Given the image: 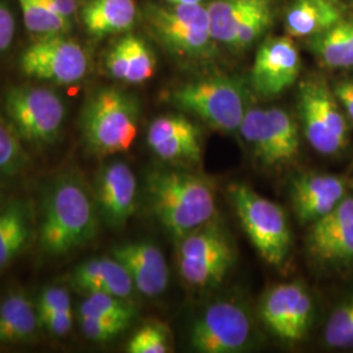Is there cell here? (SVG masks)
<instances>
[{
  "mask_svg": "<svg viewBox=\"0 0 353 353\" xmlns=\"http://www.w3.org/2000/svg\"><path fill=\"white\" fill-rule=\"evenodd\" d=\"M97 205L77 176L55 179L45 196L39 246L51 256L64 255L92 240L99 228Z\"/></svg>",
  "mask_w": 353,
  "mask_h": 353,
  "instance_id": "6da1fadb",
  "label": "cell"
},
{
  "mask_svg": "<svg viewBox=\"0 0 353 353\" xmlns=\"http://www.w3.org/2000/svg\"><path fill=\"white\" fill-rule=\"evenodd\" d=\"M152 208L176 239L210 223L216 214L214 185L204 176L183 170H159L148 178Z\"/></svg>",
  "mask_w": 353,
  "mask_h": 353,
  "instance_id": "7a4b0ae2",
  "label": "cell"
},
{
  "mask_svg": "<svg viewBox=\"0 0 353 353\" xmlns=\"http://www.w3.org/2000/svg\"><path fill=\"white\" fill-rule=\"evenodd\" d=\"M138 128L139 103L121 89L96 92L81 113L84 143L100 157L128 151L138 137Z\"/></svg>",
  "mask_w": 353,
  "mask_h": 353,
  "instance_id": "3957f363",
  "label": "cell"
},
{
  "mask_svg": "<svg viewBox=\"0 0 353 353\" xmlns=\"http://www.w3.org/2000/svg\"><path fill=\"white\" fill-rule=\"evenodd\" d=\"M170 102L182 112L192 114L221 132L240 130L246 106V92L239 80L227 75H211L188 81L169 94Z\"/></svg>",
  "mask_w": 353,
  "mask_h": 353,
  "instance_id": "277c9868",
  "label": "cell"
},
{
  "mask_svg": "<svg viewBox=\"0 0 353 353\" xmlns=\"http://www.w3.org/2000/svg\"><path fill=\"white\" fill-rule=\"evenodd\" d=\"M229 195L252 246L268 265L280 267L292 246L290 223L283 208L242 183L233 185Z\"/></svg>",
  "mask_w": 353,
  "mask_h": 353,
  "instance_id": "5b68a950",
  "label": "cell"
},
{
  "mask_svg": "<svg viewBox=\"0 0 353 353\" xmlns=\"http://www.w3.org/2000/svg\"><path fill=\"white\" fill-rule=\"evenodd\" d=\"M144 14L154 36L172 52L188 59H205L214 55L207 6L150 4Z\"/></svg>",
  "mask_w": 353,
  "mask_h": 353,
  "instance_id": "8992f818",
  "label": "cell"
},
{
  "mask_svg": "<svg viewBox=\"0 0 353 353\" xmlns=\"http://www.w3.org/2000/svg\"><path fill=\"white\" fill-rule=\"evenodd\" d=\"M299 115L309 144L325 156L338 154L350 141V123L334 90L322 79L313 77L299 89Z\"/></svg>",
  "mask_w": 353,
  "mask_h": 353,
  "instance_id": "52a82bcc",
  "label": "cell"
},
{
  "mask_svg": "<svg viewBox=\"0 0 353 353\" xmlns=\"http://www.w3.org/2000/svg\"><path fill=\"white\" fill-rule=\"evenodd\" d=\"M176 242V265L188 285L199 290L212 288L227 276L234 252L225 232L219 225L207 223Z\"/></svg>",
  "mask_w": 353,
  "mask_h": 353,
  "instance_id": "ba28073f",
  "label": "cell"
},
{
  "mask_svg": "<svg viewBox=\"0 0 353 353\" xmlns=\"http://www.w3.org/2000/svg\"><path fill=\"white\" fill-rule=\"evenodd\" d=\"M4 108L14 131L29 143L50 144L61 134L65 106L51 89L16 87L7 93Z\"/></svg>",
  "mask_w": 353,
  "mask_h": 353,
  "instance_id": "9c48e42d",
  "label": "cell"
},
{
  "mask_svg": "<svg viewBox=\"0 0 353 353\" xmlns=\"http://www.w3.org/2000/svg\"><path fill=\"white\" fill-rule=\"evenodd\" d=\"M239 131L255 156L270 166L288 164L300 151L299 127L288 112L279 108H248Z\"/></svg>",
  "mask_w": 353,
  "mask_h": 353,
  "instance_id": "30bf717a",
  "label": "cell"
},
{
  "mask_svg": "<svg viewBox=\"0 0 353 353\" xmlns=\"http://www.w3.org/2000/svg\"><path fill=\"white\" fill-rule=\"evenodd\" d=\"M252 328L250 316L240 303L219 301L194 322L190 344L201 353L242 352L250 344Z\"/></svg>",
  "mask_w": 353,
  "mask_h": 353,
  "instance_id": "8fae6325",
  "label": "cell"
},
{
  "mask_svg": "<svg viewBox=\"0 0 353 353\" xmlns=\"http://www.w3.org/2000/svg\"><path fill=\"white\" fill-rule=\"evenodd\" d=\"M20 65L32 79L70 85L87 76L89 59L76 41L61 34L42 37L30 45L23 52Z\"/></svg>",
  "mask_w": 353,
  "mask_h": 353,
  "instance_id": "7c38bea8",
  "label": "cell"
},
{
  "mask_svg": "<svg viewBox=\"0 0 353 353\" xmlns=\"http://www.w3.org/2000/svg\"><path fill=\"white\" fill-rule=\"evenodd\" d=\"M313 300L300 283H284L267 290L259 306L265 327L280 341L296 343L306 336L313 321Z\"/></svg>",
  "mask_w": 353,
  "mask_h": 353,
  "instance_id": "4fadbf2b",
  "label": "cell"
},
{
  "mask_svg": "<svg viewBox=\"0 0 353 353\" xmlns=\"http://www.w3.org/2000/svg\"><path fill=\"white\" fill-rule=\"evenodd\" d=\"M301 71V57L292 37L270 38L256 51L250 84L256 94L272 99L290 88Z\"/></svg>",
  "mask_w": 353,
  "mask_h": 353,
  "instance_id": "5bb4252c",
  "label": "cell"
},
{
  "mask_svg": "<svg viewBox=\"0 0 353 353\" xmlns=\"http://www.w3.org/2000/svg\"><path fill=\"white\" fill-rule=\"evenodd\" d=\"M307 250L325 265L353 262V196H345L331 212L312 224Z\"/></svg>",
  "mask_w": 353,
  "mask_h": 353,
  "instance_id": "9a60e30c",
  "label": "cell"
},
{
  "mask_svg": "<svg viewBox=\"0 0 353 353\" xmlns=\"http://www.w3.org/2000/svg\"><path fill=\"white\" fill-rule=\"evenodd\" d=\"M202 140V130L183 115L157 117L147 134L151 151L169 163H199Z\"/></svg>",
  "mask_w": 353,
  "mask_h": 353,
  "instance_id": "2e32d148",
  "label": "cell"
},
{
  "mask_svg": "<svg viewBox=\"0 0 353 353\" xmlns=\"http://www.w3.org/2000/svg\"><path fill=\"white\" fill-rule=\"evenodd\" d=\"M138 182L132 169L122 161L105 165L96 183V205L110 227L125 225L135 212Z\"/></svg>",
  "mask_w": 353,
  "mask_h": 353,
  "instance_id": "e0dca14e",
  "label": "cell"
},
{
  "mask_svg": "<svg viewBox=\"0 0 353 353\" xmlns=\"http://www.w3.org/2000/svg\"><path fill=\"white\" fill-rule=\"evenodd\" d=\"M347 196V183L339 176L307 173L290 185L293 211L301 224H313L331 212Z\"/></svg>",
  "mask_w": 353,
  "mask_h": 353,
  "instance_id": "ac0fdd59",
  "label": "cell"
},
{
  "mask_svg": "<svg viewBox=\"0 0 353 353\" xmlns=\"http://www.w3.org/2000/svg\"><path fill=\"white\" fill-rule=\"evenodd\" d=\"M113 256L125 265L135 290L147 297L160 296L168 287L169 270L163 252L151 242H130L113 249Z\"/></svg>",
  "mask_w": 353,
  "mask_h": 353,
  "instance_id": "d6986e66",
  "label": "cell"
},
{
  "mask_svg": "<svg viewBox=\"0 0 353 353\" xmlns=\"http://www.w3.org/2000/svg\"><path fill=\"white\" fill-rule=\"evenodd\" d=\"M348 16L341 0H292L285 13V30L292 38H312Z\"/></svg>",
  "mask_w": 353,
  "mask_h": 353,
  "instance_id": "ffe728a7",
  "label": "cell"
},
{
  "mask_svg": "<svg viewBox=\"0 0 353 353\" xmlns=\"http://www.w3.org/2000/svg\"><path fill=\"white\" fill-rule=\"evenodd\" d=\"M72 285L85 294L108 293L128 300L135 290L125 265L115 258H93L77 265L71 275Z\"/></svg>",
  "mask_w": 353,
  "mask_h": 353,
  "instance_id": "44dd1931",
  "label": "cell"
},
{
  "mask_svg": "<svg viewBox=\"0 0 353 353\" xmlns=\"http://www.w3.org/2000/svg\"><path fill=\"white\" fill-rule=\"evenodd\" d=\"M137 13L135 0H89L81 19L92 37L103 38L131 30Z\"/></svg>",
  "mask_w": 353,
  "mask_h": 353,
  "instance_id": "7402d4cb",
  "label": "cell"
},
{
  "mask_svg": "<svg viewBox=\"0 0 353 353\" xmlns=\"http://www.w3.org/2000/svg\"><path fill=\"white\" fill-rule=\"evenodd\" d=\"M39 325L37 305L23 292L10 293L0 303V344L32 341Z\"/></svg>",
  "mask_w": 353,
  "mask_h": 353,
  "instance_id": "603a6c76",
  "label": "cell"
},
{
  "mask_svg": "<svg viewBox=\"0 0 353 353\" xmlns=\"http://www.w3.org/2000/svg\"><path fill=\"white\" fill-rule=\"evenodd\" d=\"M309 50L321 65L353 70V16H347L326 32L309 38Z\"/></svg>",
  "mask_w": 353,
  "mask_h": 353,
  "instance_id": "cb8c5ba5",
  "label": "cell"
},
{
  "mask_svg": "<svg viewBox=\"0 0 353 353\" xmlns=\"http://www.w3.org/2000/svg\"><path fill=\"white\" fill-rule=\"evenodd\" d=\"M30 234V211L24 201H14L0 211V270L26 249Z\"/></svg>",
  "mask_w": 353,
  "mask_h": 353,
  "instance_id": "d4e9b609",
  "label": "cell"
},
{
  "mask_svg": "<svg viewBox=\"0 0 353 353\" xmlns=\"http://www.w3.org/2000/svg\"><path fill=\"white\" fill-rule=\"evenodd\" d=\"M254 3L255 0H212L207 11L214 42L232 49L241 23Z\"/></svg>",
  "mask_w": 353,
  "mask_h": 353,
  "instance_id": "484cf974",
  "label": "cell"
},
{
  "mask_svg": "<svg viewBox=\"0 0 353 353\" xmlns=\"http://www.w3.org/2000/svg\"><path fill=\"white\" fill-rule=\"evenodd\" d=\"M19 4L26 29L33 34L61 36L71 29V20L55 12L45 0H19Z\"/></svg>",
  "mask_w": 353,
  "mask_h": 353,
  "instance_id": "4316f807",
  "label": "cell"
},
{
  "mask_svg": "<svg viewBox=\"0 0 353 353\" xmlns=\"http://www.w3.org/2000/svg\"><path fill=\"white\" fill-rule=\"evenodd\" d=\"M126 58L125 83L140 84L150 80L156 70V58L144 39L128 34L122 38Z\"/></svg>",
  "mask_w": 353,
  "mask_h": 353,
  "instance_id": "83f0119b",
  "label": "cell"
},
{
  "mask_svg": "<svg viewBox=\"0 0 353 353\" xmlns=\"http://www.w3.org/2000/svg\"><path fill=\"white\" fill-rule=\"evenodd\" d=\"M274 7L272 0H255L249 12L242 20L232 50L243 51L249 49L272 24Z\"/></svg>",
  "mask_w": 353,
  "mask_h": 353,
  "instance_id": "f1b7e54d",
  "label": "cell"
},
{
  "mask_svg": "<svg viewBox=\"0 0 353 353\" xmlns=\"http://www.w3.org/2000/svg\"><path fill=\"white\" fill-rule=\"evenodd\" d=\"M77 316L123 319L131 322L135 316V307L127 301L108 293H88L80 303Z\"/></svg>",
  "mask_w": 353,
  "mask_h": 353,
  "instance_id": "f546056e",
  "label": "cell"
},
{
  "mask_svg": "<svg viewBox=\"0 0 353 353\" xmlns=\"http://www.w3.org/2000/svg\"><path fill=\"white\" fill-rule=\"evenodd\" d=\"M14 128L0 119V176H12L26 168V151Z\"/></svg>",
  "mask_w": 353,
  "mask_h": 353,
  "instance_id": "4dcf8cb0",
  "label": "cell"
},
{
  "mask_svg": "<svg viewBox=\"0 0 353 353\" xmlns=\"http://www.w3.org/2000/svg\"><path fill=\"white\" fill-rule=\"evenodd\" d=\"M170 351L169 328L160 322L144 323L127 344V352L130 353H166Z\"/></svg>",
  "mask_w": 353,
  "mask_h": 353,
  "instance_id": "1f68e13d",
  "label": "cell"
},
{
  "mask_svg": "<svg viewBox=\"0 0 353 353\" xmlns=\"http://www.w3.org/2000/svg\"><path fill=\"white\" fill-rule=\"evenodd\" d=\"M323 338L331 348H352L353 297L332 312L325 328Z\"/></svg>",
  "mask_w": 353,
  "mask_h": 353,
  "instance_id": "d6a6232c",
  "label": "cell"
},
{
  "mask_svg": "<svg viewBox=\"0 0 353 353\" xmlns=\"http://www.w3.org/2000/svg\"><path fill=\"white\" fill-rule=\"evenodd\" d=\"M77 322L81 334L92 341L105 343L115 339L126 330L131 322L123 319H109L96 316H77Z\"/></svg>",
  "mask_w": 353,
  "mask_h": 353,
  "instance_id": "836d02e7",
  "label": "cell"
},
{
  "mask_svg": "<svg viewBox=\"0 0 353 353\" xmlns=\"http://www.w3.org/2000/svg\"><path fill=\"white\" fill-rule=\"evenodd\" d=\"M38 313H57L72 310V303L68 290L63 287H48L39 294Z\"/></svg>",
  "mask_w": 353,
  "mask_h": 353,
  "instance_id": "e575fe53",
  "label": "cell"
},
{
  "mask_svg": "<svg viewBox=\"0 0 353 353\" xmlns=\"http://www.w3.org/2000/svg\"><path fill=\"white\" fill-rule=\"evenodd\" d=\"M39 325L51 335L64 336L70 332L74 322L72 310L57 312V313H38Z\"/></svg>",
  "mask_w": 353,
  "mask_h": 353,
  "instance_id": "d590c367",
  "label": "cell"
},
{
  "mask_svg": "<svg viewBox=\"0 0 353 353\" xmlns=\"http://www.w3.org/2000/svg\"><path fill=\"white\" fill-rule=\"evenodd\" d=\"M331 88L334 90V94L341 103L344 113L353 122V79L339 80Z\"/></svg>",
  "mask_w": 353,
  "mask_h": 353,
  "instance_id": "8d00e7d4",
  "label": "cell"
},
{
  "mask_svg": "<svg viewBox=\"0 0 353 353\" xmlns=\"http://www.w3.org/2000/svg\"><path fill=\"white\" fill-rule=\"evenodd\" d=\"M14 36V17L8 7L0 1V52L8 49Z\"/></svg>",
  "mask_w": 353,
  "mask_h": 353,
  "instance_id": "74e56055",
  "label": "cell"
},
{
  "mask_svg": "<svg viewBox=\"0 0 353 353\" xmlns=\"http://www.w3.org/2000/svg\"><path fill=\"white\" fill-rule=\"evenodd\" d=\"M51 8L61 16L71 20L77 12L76 0H45Z\"/></svg>",
  "mask_w": 353,
  "mask_h": 353,
  "instance_id": "f35d334b",
  "label": "cell"
},
{
  "mask_svg": "<svg viewBox=\"0 0 353 353\" xmlns=\"http://www.w3.org/2000/svg\"><path fill=\"white\" fill-rule=\"evenodd\" d=\"M165 1L169 4H190V6L204 3V0H165Z\"/></svg>",
  "mask_w": 353,
  "mask_h": 353,
  "instance_id": "ab89813d",
  "label": "cell"
},
{
  "mask_svg": "<svg viewBox=\"0 0 353 353\" xmlns=\"http://www.w3.org/2000/svg\"><path fill=\"white\" fill-rule=\"evenodd\" d=\"M0 345H1V344H0Z\"/></svg>",
  "mask_w": 353,
  "mask_h": 353,
  "instance_id": "60d3db41",
  "label": "cell"
}]
</instances>
